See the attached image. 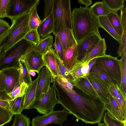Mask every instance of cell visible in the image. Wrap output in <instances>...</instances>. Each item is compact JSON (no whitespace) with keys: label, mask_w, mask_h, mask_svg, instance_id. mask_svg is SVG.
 <instances>
[{"label":"cell","mask_w":126,"mask_h":126,"mask_svg":"<svg viewBox=\"0 0 126 126\" xmlns=\"http://www.w3.org/2000/svg\"><path fill=\"white\" fill-rule=\"evenodd\" d=\"M38 5L34 6L30 11L29 26L31 30L37 29L41 22L37 13V7Z\"/></svg>","instance_id":"33"},{"label":"cell","mask_w":126,"mask_h":126,"mask_svg":"<svg viewBox=\"0 0 126 126\" xmlns=\"http://www.w3.org/2000/svg\"><path fill=\"white\" fill-rule=\"evenodd\" d=\"M14 114L8 109L0 106V126L9 122Z\"/></svg>","instance_id":"35"},{"label":"cell","mask_w":126,"mask_h":126,"mask_svg":"<svg viewBox=\"0 0 126 126\" xmlns=\"http://www.w3.org/2000/svg\"><path fill=\"white\" fill-rule=\"evenodd\" d=\"M39 0H12L9 12L7 17L11 19L30 12Z\"/></svg>","instance_id":"10"},{"label":"cell","mask_w":126,"mask_h":126,"mask_svg":"<svg viewBox=\"0 0 126 126\" xmlns=\"http://www.w3.org/2000/svg\"><path fill=\"white\" fill-rule=\"evenodd\" d=\"M30 15V12L11 19L12 24L10 27V32L4 47L6 52L16 43L24 39L30 30L29 26Z\"/></svg>","instance_id":"4"},{"label":"cell","mask_w":126,"mask_h":126,"mask_svg":"<svg viewBox=\"0 0 126 126\" xmlns=\"http://www.w3.org/2000/svg\"><path fill=\"white\" fill-rule=\"evenodd\" d=\"M89 73L97 76L108 88L113 85L118 84L110 78L95 64L92 66Z\"/></svg>","instance_id":"27"},{"label":"cell","mask_w":126,"mask_h":126,"mask_svg":"<svg viewBox=\"0 0 126 126\" xmlns=\"http://www.w3.org/2000/svg\"><path fill=\"white\" fill-rule=\"evenodd\" d=\"M55 35L58 37L64 50L77 43L72 30L69 29H61Z\"/></svg>","instance_id":"23"},{"label":"cell","mask_w":126,"mask_h":126,"mask_svg":"<svg viewBox=\"0 0 126 126\" xmlns=\"http://www.w3.org/2000/svg\"><path fill=\"white\" fill-rule=\"evenodd\" d=\"M124 0H103V2L110 10L112 12L117 13L123 9L124 7Z\"/></svg>","instance_id":"32"},{"label":"cell","mask_w":126,"mask_h":126,"mask_svg":"<svg viewBox=\"0 0 126 126\" xmlns=\"http://www.w3.org/2000/svg\"><path fill=\"white\" fill-rule=\"evenodd\" d=\"M0 99L8 101L12 100L5 92H0Z\"/></svg>","instance_id":"49"},{"label":"cell","mask_w":126,"mask_h":126,"mask_svg":"<svg viewBox=\"0 0 126 126\" xmlns=\"http://www.w3.org/2000/svg\"><path fill=\"white\" fill-rule=\"evenodd\" d=\"M100 27L104 29L120 44L121 37L116 32L106 16L98 17Z\"/></svg>","instance_id":"26"},{"label":"cell","mask_w":126,"mask_h":126,"mask_svg":"<svg viewBox=\"0 0 126 126\" xmlns=\"http://www.w3.org/2000/svg\"><path fill=\"white\" fill-rule=\"evenodd\" d=\"M1 70L5 75V91L7 94L11 93L16 86L23 81L16 67L7 68Z\"/></svg>","instance_id":"13"},{"label":"cell","mask_w":126,"mask_h":126,"mask_svg":"<svg viewBox=\"0 0 126 126\" xmlns=\"http://www.w3.org/2000/svg\"><path fill=\"white\" fill-rule=\"evenodd\" d=\"M52 14L53 35H55L62 28L72 30L70 0H54Z\"/></svg>","instance_id":"3"},{"label":"cell","mask_w":126,"mask_h":126,"mask_svg":"<svg viewBox=\"0 0 126 126\" xmlns=\"http://www.w3.org/2000/svg\"><path fill=\"white\" fill-rule=\"evenodd\" d=\"M10 26L5 20L0 19V34L3 33L9 30Z\"/></svg>","instance_id":"45"},{"label":"cell","mask_w":126,"mask_h":126,"mask_svg":"<svg viewBox=\"0 0 126 126\" xmlns=\"http://www.w3.org/2000/svg\"><path fill=\"white\" fill-rule=\"evenodd\" d=\"M88 80L96 92L99 98L105 104L109 102L108 88L94 74L89 73L86 76Z\"/></svg>","instance_id":"14"},{"label":"cell","mask_w":126,"mask_h":126,"mask_svg":"<svg viewBox=\"0 0 126 126\" xmlns=\"http://www.w3.org/2000/svg\"><path fill=\"white\" fill-rule=\"evenodd\" d=\"M20 59L26 61L30 71H33L38 74L45 66L43 55L38 51L34 44L32 45L26 53Z\"/></svg>","instance_id":"9"},{"label":"cell","mask_w":126,"mask_h":126,"mask_svg":"<svg viewBox=\"0 0 126 126\" xmlns=\"http://www.w3.org/2000/svg\"><path fill=\"white\" fill-rule=\"evenodd\" d=\"M107 46L104 38H102L92 51L80 61L82 63H87L93 59L106 55Z\"/></svg>","instance_id":"22"},{"label":"cell","mask_w":126,"mask_h":126,"mask_svg":"<svg viewBox=\"0 0 126 126\" xmlns=\"http://www.w3.org/2000/svg\"><path fill=\"white\" fill-rule=\"evenodd\" d=\"M106 16L117 33L122 37L123 30L120 17L117 13L110 11Z\"/></svg>","instance_id":"28"},{"label":"cell","mask_w":126,"mask_h":126,"mask_svg":"<svg viewBox=\"0 0 126 126\" xmlns=\"http://www.w3.org/2000/svg\"><path fill=\"white\" fill-rule=\"evenodd\" d=\"M109 100L108 103L105 104V109L107 112L111 116L118 120L123 121L126 120V117L125 116L117 102L110 93Z\"/></svg>","instance_id":"19"},{"label":"cell","mask_w":126,"mask_h":126,"mask_svg":"<svg viewBox=\"0 0 126 126\" xmlns=\"http://www.w3.org/2000/svg\"><path fill=\"white\" fill-rule=\"evenodd\" d=\"M53 36L49 35L40 40L35 44L38 52L42 55L53 48Z\"/></svg>","instance_id":"29"},{"label":"cell","mask_w":126,"mask_h":126,"mask_svg":"<svg viewBox=\"0 0 126 126\" xmlns=\"http://www.w3.org/2000/svg\"><path fill=\"white\" fill-rule=\"evenodd\" d=\"M78 2L80 4L85 5L86 7H89V6L91 5L92 3L91 0H78Z\"/></svg>","instance_id":"50"},{"label":"cell","mask_w":126,"mask_h":126,"mask_svg":"<svg viewBox=\"0 0 126 126\" xmlns=\"http://www.w3.org/2000/svg\"><path fill=\"white\" fill-rule=\"evenodd\" d=\"M103 119L106 126H126V120L123 121L118 120L111 116L107 112H105Z\"/></svg>","instance_id":"37"},{"label":"cell","mask_w":126,"mask_h":126,"mask_svg":"<svg viewBox=\"0 0 126 126\" xmlns=\"http://www.w3.org/2000/svg\"><path fill=\"white\" fill-rule=\"evenodd\" d=\"M30 118L21 113L15 115L13 126H30Z\"/></svg>","instance_id":"39"},{"label":"cell","mask_w":126,"mask_h":126,"mask_svg":"<svg viewBox=\"0 0 126 126\" xmlns=\"http://www.w3.org/2000/svg\"><path fill=\"white\" fill-rule=\"evenodd\" d=\"M120 61L121 75L120 85L126 93V52L123 54Z\"/></svg>","instance_id":"34"},{"label":"cell","mask_w":126,"mask_h":126,"mask_svg":"<svg viewBox=\"0 0 126 126\" xmlns=\"http://www.w3.org/2000/svg\"><path fill=\"white\" fill-rule=\"evenodd\" d=\"M93 14L96 17L106 16L110 11L102 1L95 2L90 7Z\"/></svg>","instance_id":"30"},{"label":"cell","mask_w":126,"mask_h":126,"mask_svg":"<svg viewBox=\"0 0 126 126\" xmlns=\"http://www.w3.org/2000/svg\"><path fill=\"white\" fill-rule=\"evenodd\" d=\"M28 85L23 81L21 84L16 86L10 93L7 94L12 100L24 95Z\"/></svg>","instance_id":"38"},{"label":"cell","mask_w":126,"mask_h":126,"mask_svg":"<svg viewBox=\"0 0 126 126\" xmlns=\"http://www.w3.org/2000/svg\"><path fill=\"white\" fill-rule=\"evenodd\" d=\"M9 35L0 44V62L3 59L6 53L4 47L7 41Z\"/></svg>","instance_id":"46"},{"label":"cell","mask_w":126,"mask_h":126,"mask_svg":"<svg viewBox=\"0 0 126 126\" xmlns=\"http://www.w3.org/2000/svg\"><path fill=\"white\" fill-rule=\"evenodd\" d=\"M55 51L59 57L63 62L64 58V50L58 37L56 35H55Z\"/></svg>","instance_id":"43"},{"label":"cell","mask_w":126,"mask_h":126,"mask_svg":"<svg viewBox=\"0 0 126 126\" xmlns=\"http://www.w3.org/2000/svg\"><path fill=\"white\" fill-rule=\"evenodd\" d=\"M71 23L72 32L77 43L92 34L100 35L98 17L89 7L74 8L71 13Z\"/></svg>","instance_id":"2"},{"label":"cell","mask_w":126,"mask_h":126,"mask_svg":"<svg viewBox=\"0 0 126 126\" xmlns=\"http://www.w3.org/2000/svg\"><path fill=\"white\" fill-rule=\"evenodd\" d=\"M109 93L115 99L126 117V93L121 87L120 84L113 85L108 88Z\"/></svg>","instance_id":"18"},{"label":"cell","mask_w":126,"mask_h":126,"mask_svg":"<svg viewBox=\"0 0 126 126\" xmlns=\"http://www.w3.org/2000/svg\"><path fill=\"white\" fill-rule=\"evenodd\" d=\"M97 126H106L103 123H101L100 122L98 124Z\"/></svg>","instance_id":"52"},{"label":"cell","mask_w":126,"mask_h":126,"mask_svg":"<svg viewBox=\"0 0 126 126\" xmlns=\"http://www.w3.org/2000/svg\"><path fill=\"white\" fill-rule=\"evenodd\" d=\"M56 90L53 83L41 100L33 108L38 112L44 115L53 110L56 105L59 104V100L56 97Z\"/></svg>","instance_id":"8"},{"label":"cell","mask_w":126,"mask_h":126,"mask_svg":"<svg viewBox=\"0 0 126 126\" xmlns=\"http://www.w3.org/2000/svg\"><path fill=\"white\" fill-rule=\"evenodd\" d=\"M8 101L0 99V106L8 109Z\"/></svg>","instance_id":"51"},{"label":"cell","mask_w":126,"mask_h":126,"mask_svg":"<svg viewBox=\"0 0 126 126\" xmlns=\"http://www.w3.org/2000/svg\"><path fill=\"white\" fill-rule=\"evenodd\" d=\"M121 11L120 17L123 33L121 42L119 44V47L117 52L118 57H121L125 52H126V8H124Z\"/></svg>","instance_id":"24"},{"label":"cell","mask_w":126,"mask_h":126,"mask_svg":"<svg viewBox=\"0 0 126 126\" xmlns=\"http://www.w3.org/2000/svg\"><path fill=\"white\" fill-rule=\"evenodd\" d=\"M33 44L23 39L14 45L6 52L3 59L0 62V70L16 67L19 59L26 53Z\"/></svg>","instance_id":"5"},{"label":"cell","mask_w":126,"mask_h":126,"mask_svg":"<svg viewBox=\"0 0 126 126\" xmlns=\"http://www.w3.org/2000/svg\"><path fill=\"white\" fill-rule=\"evenodd\" d=\"M23 81L28 85L32 81L31 72L26 61L19 59L18 64L16 67Z\"/></svg>","instance_id":"25"},{"label":"cell","mask_w":126,"mask_h":126,"mask_svg":"<svg viewBox=\"0 0 126 126\" xmlns=\"http://www.w3.org/2000/svg\"><path fill=\"white\" fill-rule=\"evenodd\" d=\"M65 109L62 110H52L47 114L38 115L32 119V126H45L50 124H58L62 126L63 122L67 120L69 112Z\"/></svg>","instance_id":"7"},{"label":"cell","mask_w":126,"mask_h":126,"mask_svg":"<svg viewBox=\"0 0 126 126\" xmlns=\"http://www.w3.org/2000/svg\"><path fill=\"white\" fill-rule=\"evenodd\" d=\"M38 74L39 79L35 96L36 105L47 92L52 80L51 73L45 66L41 69Z\"/></svg>","instance_id":"11"},{"label":"cell","mask_w":126,"mask_h":126,"mask_svg":"<svg viewBox=\"0 0 126 126\" xmlns=\"http://www.w3.org/2000/svg\"><path fill=\"white\" fill-rule=\"evenodd\" d=\"M24 95L8 101V109L14 115L20 114L24 110Z\"/></svg>","instance_id":"31"},{"label":"cell","mask_w":126,"mask_h":126,"mask_svg":"<svg viewBox=\"0 0 126 126\" xmlns=\"http://www.w3.org/2000/svg\"><path fill=\"white\" fill-rule=\"evenodd\" d=\"M39 76L28 85L24 95V110L33 108L36 105L35 96Z\"/></svg>","instance_id":"16"},{"label":"cell","mask_w":126,"mask_h":126,"mask_svg":"<svg viewBox=\"0 0 126 126\" xmlns=\"http://www.w3.org/2000/svg\"><path fill=\"white\" fill-rule=\"evenodd\" d=\"M5 75L2 70H0V92H5Z\"/></svg>","instance_id":"47"},{"label":"cell","mask_w":126,"mask_h":126,"mask_svg":"<svg viewBox=\"0 0 126 126\" xmlns=\"http://www.w3.org/2000/svg\"><path fill=\"white\" fill-rule=\"evenodd\" d=\"M83 64L80 61L77 65L69 71L70 74L74 79H78L84 77L82 70Z\"/></svg>","instance_id":"42"},{"label":"cell","mask_w":126,"mask_h":126,"mask_svg":"<svg viewBox=\"0 0 126 126\" xmlns=\"http://www.w3.org/2000/svg\"></svg>","instance_id":"53"},{"label":"cell","mask_w":126,"mask_h":126,"mask_svg":"<svg viewBox=\"0 0 126 126\" xmlns=\"http://www.w3.org/2000/svg\"><path fill=\"white\" fill-rule=\"evenodd\" d=\"M56 58L62 77L66 79L72 85L73 82L75 79L70 74L69 70L64 66L56 54Z\"/></svg>","instance_id":"36"},{"label":"cell","mask_w":126,"mask_h":126,"mask_svg":"<svg viewBox=\"0 0 126 126\" xmlns=\"http://www.w3.org/2000/svg\"><path fill=\"white\" fill-rule=\"evenodd\" d=\"M101 35L93 34L77 43L78 59L80 61L88 54L102 39Z\"/></svg>","instance_id":"12"},{"label":"cell","mask_w":126,"mask_h":126,"mask_svg":"<svg viewBox=\"0 0 126 126\" xmlns=\"http://www.w3.org/2000/svg\"><path fill=\"white\" fill-rule=\"evenodd\" d=\"M37 32L41 39L49 35L54 31V22L52 12L41 20L37 29Z\"/></svg>","instance_id":"21"},{"label":"cell","mask_w":126,"mask_h":126,"mask_svg":"<svg viewBox=\"0 0 126 126\" xmlns=\"http://www.w3.org/2000/svg\"><path fill=\"white\" fill-rule=\"evenodd\" d=\"M78 59L77 43L64 50L63 63L69 71L80 62Z\"/></svg>","instance_id":"17"},{"label":"cell","mask_w":126,"mask_h":126,"mask_svg":"<svg viewBox=\"0 0 126 126\" xmlns=\"http://www.w3.org/2000/svg\"><path fill=\"white\" fill-rule=\"evenodd\" d=\"M24 39L35 44L38 43L41 39L36 29L30 30L25 36Z\"/></svg>","instance_id":"41"},{"label":"cell","mask_w":126,"mask_h":126,"mask_svg":"<svg viewBox=\"0 0 126 126\" xmlns=\"http://www.w3.org/2000/svg\"><path fill=\"white\" fill-rule=\"evenodd\" d=\"M53 83L59 104L77 119L91 124L102 121L106 111L105 104L99 97L87 95L77 89L76 91L69 88L56 80Z\"/></svg>","instance_id":"1"},{"label":"cell","mask_w":126,"mask_h":126,"mask_svg":"<svg viewBox=\"0 0 126 126\" xmlns=\"http://www.w3.org/2000/svg\"><path fill=\"white\" fill-rule=\"evenodd\" d=\"M89 63H83L82 70L83 76L86 77L89 73Z\"/></svg>","instance_id":"48"},{"label":"cell","mask_w":126,"mask_h":126,"mask_svg":"<svg viewBox=\"0 0 126 126\" xmlns=\"http://www.w3.org/2000/svg\"><path fill=\"white\" fill-rule=\"evenodd\" d=\"M45 6L44 10V18H45L52 12L54 0H45Z\"/></svg>","instance_id":"44"},{"label":"cell","mask_w":126,"mask_h":126,"mask_svg":"<svg viewBox=\"0 0 126 126\" xmlns=\"http://www.w3.org/2000/svg\"><path fill=\"white\" fill-rule=\"evenodd\" d=\"M95 64L113 81L121 84V75L120 60L110 55L96 58Z\"/></svg>","instance_id":"6"},{"label":"cell","mask_w":126,"mask_h":126,"mask_svg":"<svg viewBox=\"0 0 126 126\" xmlns=\"http://www.w3.org/2000/svg\"><path fill=\"white\" fill-rule=\"evenodd\" d=\"M12 0H0V18L7 17L10 8Z\"/></svg>","instance_id":"40"},{"label":"cell","mask_w":126,"mask_h":126,"mask_svg":"<svg viewBox=\"0 0 126 126\" xmlns=\"http://www.w3.org/2000/svg\"><path fill=\"white\" fill-rule=\"evenodd\" d=\"M72 85L77 89L87 95L94 98L99 97L96 92L86 76L75 79Z\"/></svg>","instance_id":"20"},{"label":"cell","mask_w":126,"mask_h":126,"mask_svg":"<svg viewBox=\"0 0 126 126\" xmlns=\"http://www.w3.org/2000/svg\"><path fill=\"white\" fill-rule=\"evenodd\" d=\"M56 53L52 48L43 55L45 66L50 72L52 80L56 78L62 77L56 58Z\"/></svg>","instance_id":"15"}]
</instances>
